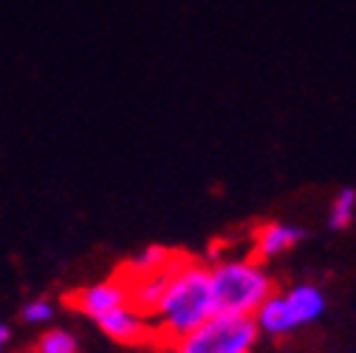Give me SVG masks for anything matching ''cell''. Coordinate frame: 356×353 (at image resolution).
Returning <instances> with one entry per match:
<instances>
[{
  "instance_id": "obj_12",
  "label": "cell",
  "mask_w": 356,
  "mask_h": 353,
  "mask_svg": "<svg viewBox=\"0 0 356 353\" xmlns=\"http://www.w3.org/2000/svg\"><path fill=\"white\" fill-rule=\"evenodd\" d=\"M9 339H12V331H9V325H6V322H0V350H3V347L9 345Z\"/></svg>"
},
{
  "instance_id": "obj_2",
  "label": "cell",
  "mask_w": 356,
  "mask_h": 353,
  "mask_svg": "<svg viewBox=\"0 0 356 353\" xmlns=\"http://www.w3.org/2000/svg\"><path fill=\"white\" fill-rule=\"evenodd\" d=\"M209 283L215 311L229 317H254L257 308L277 291L272 274L252 254L229 257L209 266Z\"/></svg>"
},
{
  "instance_id": "obj_4",
  "label": "cell",
  "mask_w": 356,
  "mask_h": 353,
  "mask_svg": "<svg viewBox=\"0 0 356 353\" xmlns=\"http://www.w3.org/2000/svg\"><path fill=\"white\" fill-rule=\"evenodd\" d=\"M124 302H133V299H130V291H127V283L122 274H113V277L94 283V286H85L68 297V305L76 308L82 317L94 320V322Z\"/></svg>"
},
{
  "instance_id": "obj_11",
  "label": "cell",
  "mask_w": 356,
  "mask_h": 353,
  "mask_svg": "<svg viewBox=\"0 0 356 353\" xmlns=\"http://www.w3.org/2000/svg\"><path fill=\"white\" fill-rule=\"evenodd\" d=\"M20 320L26 325H46L54 320V305L51 299H31L23 305V311H20Z\"/></svg>"
},
{
  "instance_id": "obj_8",
  "label": "cell",
  "mask_w": 356,
  "mask_h": 353,
  "mask_svg": "<svg viewBox=\"0 0 356 353\" xmlns=\"http://www.w3.org/2000/svg\"><path fill=\"white\" fill-rule=\"evenodd\" d=\"M172 260H175V252H170L164 246H147L136 257H130L124 266H122V272H127V274H145V272L164 269L167 263H172Z\"/></svg>"
},
{
  "instance_id": "obj_5",
  "label": "cell",
  "mask_w": 356,
  "mask_h": 353,
  "mask_svg": "<svg viewBox=\"0 0 356 353\" xmlns=\"http://www.w3.org/2000/svg\"><path fill=\"white\" fill-rule=\"evenodd\" d=\"M99 331L108 334L113 342L119 345H147V342H156V331H153V322L145 311H139L133 302H124L113 311H108L105 317L97 320Z\"/></svg>"
},
{
  "instance_id": "obj_10",
  "label": "cell",
  "mask_w": 356,
  "mask_h": 353,
  "mask_svg": "<svg viewBox=\"0 0 356 353\" xmlns=\"http://www.w3.org/2000/svg\"><path fill=\"white\" fill-rule=\"evenodd\" d=\"M31 353H79V342L71 331L65 328H51L46 334H40V339L34 342Z\"/></svg>"
},
{
  "instance_id": "obj_3",
  "label": "cell",
  "mask_w": 356,
  "mask_h": 353,
  "mask_svg": "<svg viewBox=\"0 0 356 353\" xmlns=\"http://www.w3.org/2000/svg\"><path fill=\"white\" fill-rule=\"evenodd\" d=\"M260 331L252 317L215 314L187 336L175 339V353H254Z\"/></svg>"
},
{
  "instance_id": "obj_6",
  "label": "cell",
  "mask_w": 356,
  "mask_h": 353,
  "mask_svg": "<svg viewBox=\"0 0 356 353\" xmlns=\"http://www.w3.org/2000/svg\"><path fill=\"white\" fill-rule=\"evenodd\" d=\"M280 294V305H283V314H286V322L291 328V334L297 328H305L311 322H317L323 314H325V294L320 286L314 283H297L286 291H277Z\"/></svg>"
},
{
  "instance_id": "obj_7",
  "label": "cell",
  "mask_w": 356,
  "mask_h": 353,
  "mask_svg": "<svg viewBox=\"0 0 356 353\" xmlns=\"http://www.w3.org/2000/svg\"><path fill=\"white\" fill-rule=\"evenodd\" d=\"M302 238H305V232L300 227L286 224V220H269V224H260L252 232V257L260 263L275 260V257L291 252Z\"/></svg>"
},
{
  "instance_id": "obj_9",
  "label": "cell",
  "mask_w": 356,
  "mask_h": 353,
  "mask_svg": "<svg viewBox=\"0 0 356 353\" xmlns=\"http://www.w3.org/2000/svg\"><path fill=\"white\" fill-rule=\"evenodd\" d=\"M356 217V190L353 187H342L328 209V227L331 229H348Z\"/></svg>"
},
{
  "instance_id": "obj_1",
  "label": "cell",
  "mask_w": 356,
  "mask_h": 353,
  "mask_svg": "<svg viewBox=\"0 0 356 353\" xmlns=\"http://www.w3.org/2000/svg\"><path fill=\"white\" fill-rule=\"evenodd\" d=\"M215 314L218 311H215V297L209 283V266L181 254L175 260L167 286L150 311L156 342L172 345L175 339L187 336Z\"/></svg>"
}]
</instances>
